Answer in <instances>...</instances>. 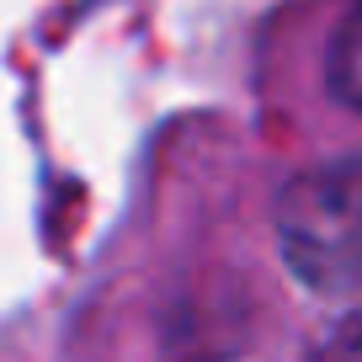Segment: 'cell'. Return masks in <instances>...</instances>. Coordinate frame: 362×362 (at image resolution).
<instances>
[{
    "mask_svg": "<svg viewBox=\"0 0 362 362\" xmlns=\"http://www.w3.org/2000/svg\"><path fill=\"white\" fill-rule=\"evenodd\" d=\"M277 240L309 293H362V155L288 181L277 197Z\"/></svg>",
    "mask_w": 362,
    "mask_h": 362,
    "instance_id": "6da1fadb",
    "label": "cell"
},
{
    "mask_svg": "<svg viewBox=\"0 0 362 362\" xmlns=\"http://www.w3.org/2000/svg\"><path fill=\"white\" fill-rule=\"evenodd\" d=\"M330 90L346 107L362 112V0H351V11L336 27V43H330Z\"/></svg>",
    "mask_w": 362,
    "mask_h": 362,
    "instance_id": "7a4b0ae2",
    "label": "cell"
}]
</instances>
